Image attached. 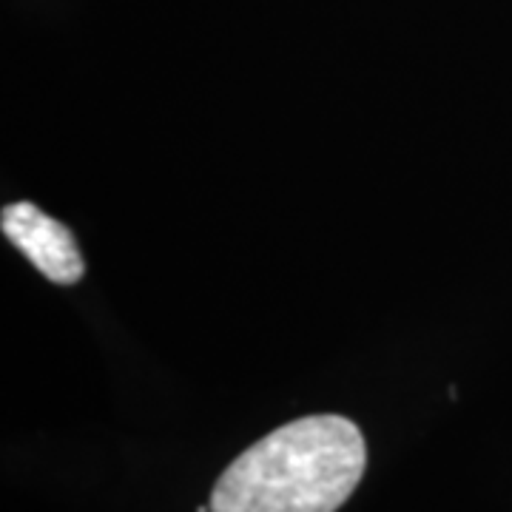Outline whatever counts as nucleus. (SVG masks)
I'll use <instances>...</instances> for the list:
<instances>
[{
    "mask_svg": "<svg viewBox=\"0 0 512 512\" xmlns=\"http://www.w3.org/2000/svg\"><path fill=\"white\" fill-rule=\"evenodd\" d=\"M3 237L35 265L40 274L55 285H74L86 274V262L77 248L74 234L43 214L35 202H12L0 214Z\"/></svg>",
    "mask_w": 512,
    "mask_h": 512,
    "instance_id": "2",
    "label": "nucleus"
},
{
    "mask_svg": "<svg viewBox=\"0 0 512 512\" xmlns=\"http://www.w3.org/2000/svg\"><path fill=\"white\" fill-rule=\"evenodd\" d=\"M362 430L345 416H305L239 453L211 490V512H336L365 476Z\"/></svg>",
    "mask_w": 512,
    "mask_h": 512,
    "instance_id": "1",
    "label": "nucleus"
}]
</instances>
